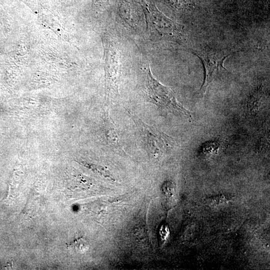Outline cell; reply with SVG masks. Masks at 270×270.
I'll use <instances>...</instances> for the list:
<instances>
[{"label":"cell","instance_id":"1","mask_svg":"<svg viewBox=\"0 0 270 270\" xmlns=\"http://www.w3.org/2000/svg\"><path fill=\"white\" fill-rule=\"evenodd\" d=\"M141 86L144 96L148 102L172 113L182 114L192 120L190 112L178 102L172 90L154 78L149 66L144 70Z\"/></svg>","mask_w":270,"mask_h":270},{"label":"cell","instance_id":"2","mask_svg":"<svg viewBox=\"0 0 270 270\" xmlns=\"http://www.w3.org/2000/svg\"><path fill=\"white\" fill-rule=\"evenodd\" d=\"M104 58L105 88L108 100H114L119 95L120 77V58L115 43L108 34L103 36Z\"/></svg>","mask_w":270,"mask_h":270},{"label":"cell","instance_id":"3","mask_svg":"<svg viewBox=\"0 0 270 270\" xmlns=\"http://www.w3.org/2000/svg\"><path fill=\"white\" fill-rule=\"evenodd\" d=\"M140 4L146 16L147 30L159 37L170 40L180 36L176 24L161 12L152 2L140 0Z\"/></svg>","mask_w":270,"mask_h":270},{"label":"cell","instance_id":"4","mask_svg":"<svg viewBox=\"0 0 270 270\" xmlns=\"http://www.w3.org/2000/svg\"><path fill=\"white\" fill-rule=\"evenodd\" d=\"M191 52L199 58L204 66V80L200 90V94L202 95L220 72L226 70L224 66V62L230 53L208 47L191 50Z\"/></svg>","mask_w":270,"mask_h":270},{"label":"cell","instance_id":"5","mask_svg":"<svg viewBox=\"0 0 270 270\" xmlns=\"http://www.w3.org/2000/svg\"><path fill=\"white\" fill-rule=\"evenodd\" d=\"M130 115L137 126L142 142L151 157L158 156L164 148L172 145L168 136L146 124L138 117L130 114Z\"/></svg>","mask_w":270,"mask_h":270},{"label":"cell","instance_id":"6","mask_svg":"<svg viewBox=\"0 0 270 270\" xmlns=\"http://www.w3.org/2000/svg\"><path fill=\"white\" fill-rule=\"evenodd\" d=\"M104 137L106 144L114 148H120L121 144L117 130L108 114L105 117Z\"/></svg>","mask_w":270,"mask_h":270},{"label":"cell","instance_id":"7","mask_svg":"<svg viewBox=\"0 0 270 270\" xmlns=\"http://www.w3.org/2000/svg\"><path fill=\"white\" fill-rule=\"evenodd\" d=\"M68 246L80 254L86 252L90 248L88 242L83 237L75 239L72 242L68 244Z\"/></svg>","mask_w":270,"mask_h":270},{"label":"cell","instance_id":"8","mask_svg":"<svg viewBox=\"0 0 270 270\" xmlns=\"http://www.w3.org/2000/svg\"><path fill=\"white\" fill-rule=\"evenodd\" d=\"M174 185L170 182H167L162 186V191L166 196H172L174 192Z\"/></svg>","mask_w":270,"mask_h":270},{"label":"cell","instance_id":"9","mask_svg":"<svg viewBox=\"0 0 270 270\" xmlns=\"http://www.w3.org/2000/svg\"><path fill=\"white\" fill-rule=\"evenodd\" d=\"M105 0H93L94 1V4H96V5H98V6H100L102 5L103 2H104Z\"/></svg>","mask_w":270,"mask_h":270}]
</instances>
